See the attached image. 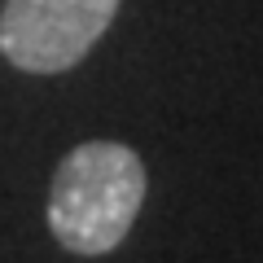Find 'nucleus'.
<instances>
[{
	"mask_svg": "<svg viewBox=\"0 0 263 263\" xmlns=\"http://www.w3.org/2000/svg\"><path fill=\"white\" fill-rule=\"evenodd\" d=\"M114 13L119 0H5L0 53L27 75H62L92 53Z\"/></svg>",
	"mask_w": 263,
	"mask_h": 263,
	"instance_id": "2",
	"label": "nucleus"
},
{
	"mask_svg": "<svg viewBox=\"0 0 263 263\" xmlns=\"http://www.w3.org/2000/svg\"><path fill=\"white\" fill-rule=\"evenodd\" d=\"M145 202V162L119 141H88L53 171L48 228L57 246L79 259L110 254L132 233Z\"/></svg>",
	"mask_w": 263,
	"mask_h": 263,
	"instance_id": "1",
	"label": "nucleus"
}]
</instances>
